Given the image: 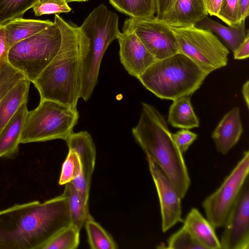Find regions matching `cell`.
Returning a JSON list of instances; mask_svg holds the SVG:
<instances>
[{"mask_svg": "<svg viewBox=\"0 0 249 249\" xmlns=\"http://www.w3.org/2000/svg\"><path fill=\"white\" fill-rule=\"evenodd\" d=\"M70 225L63 194L43 202L15 204L0 211V249H42Z\"/></svg>", "mask_w": 249, "mask_h": 249, "instance_id": "1", "label": "cell"}, {"mask_svg": "<svg viewBox=\"0 0 249 249\" xmlns=\"http://www.w3.org/2000/svg\"><path fill=\"white\" fill-rule=\"evenodd\" d=\"M54 23L61 32L60 49L33 82L40 100H49L77 109L81 90V61L78 26L55 14Z\"/></svg>", "mask_w": 249, "mask_h": 249, "instance_id": "2", "label": "cell"}, {"mask_svg": "<svg viewBox=\"0 0 249 249\" xmlns=\"http://www.w3.org/2000/svg\"><path fill=\"white\" fill-rule=\"evenodd\" d=\"M142 105L141 115L132 129V134L146 157L162 170L182 199L191 184L183 154L162 115L150 104L142 103Z\"/></svg>", "mask_w": 249, "mask_h": 249, "instance_id": "3", "label": "cell"}, {"mask_svg": "<svg viewBox=\"0 0 249 249\" xmlns=\"http://www.w3.org/2000/svg\"><path fill=\"white\" fill-rule=\"evenodd\" d=\"M120 33L118 15L104 4L94 8L78 27L81 61L80 98L85 101L89 99L97 84L106 50Z\"/></svg>", "mask_w": 249, "mask_h": 249, "instance_id": "4", "label": "cell"}, {"mask_svg": "<svg viewBox=\"0 0 249 249\" xmlns=\"http://www.w3.org/2000/svg\"><path fill=\"white\" fill-rule=\"evenodd\" d=\"M209 74L190 58L178 53L156 60L138 79L158 97L174 101L192 95Z\"/></svg>", "mask_w": 249, "mask_h": 249, "instance_id": "5", "label": "cell"}, {"mask_svg": "<svg viewBox=\"0 0 249 249\" xmlns=\"http://www.w3.org/2000/svg\"><path fill=\"white\" fill-rule=\"evenodd\" d=\"M77 109L49 100H40L29 111L20 143H27L61 139L65 141L73 132L79 119Z\"/></svg>", "mask_w": 249, "mask_h": 249, "instance_id": "6", "label": "cell"}, {"mask_svg": "<svg viewBox=\"0 0 249 249\" xmlns=\"http://www.w3.org/2000/svg\"><path fill=\"white\" fill-rule=\"evenodd\" d=\"M61 41L60 30L53 23L13 46L8 52V61L33 83L56 55Z\"/></svg>", "mask_w": 249, "mask_h": 249, "instance_id": "7", "label": "cell"}, {"mask_svg": "<svg viewBox=\"0 0 249 249\" xmlns=\"http://www.w3.org/2000/svg\"><path fill=\"white\" fill-rule=\"evenodd\" d=\"M171 28L176 36L178 52L204 71L210 73L227 66L230 52L213 33L195 26Z\"/></svg>", "mask_w": 249, "mask_h": 249, "instance_id": "8", "label": "cell"}, {"mask_svg": "<svg viewBox=\"0 0 249 249\" xmlns=\"http://www.w3.org/2000/svg\"><path fill=\"white\" fill-rule=\"evenodd\" d=\"M249 152L241 159L213 193L202 202L207 219L215 228L223 227L246 181L249 178Z\"/></svg>", "mask_w": 249, "mask_h": 249, "instance_id": "9", "label": "cell"}, {"mask_svg": "<svg viewBox=\"0 0 249 249\" xmlns=\"http://www.w3.org/2000/svg\"><path fill=\"white\" fill-rule=\"evenodd\" d=\"M123 29L134 32L156 60L178 53L176 36L171 27L156 17L145 19L127 18Z\"/></svg>", "mask_w": 249, "mask_h": 249, "instance_id": "10", "label": "cell"}, {"mask_svg": "<svg viewBox=\"0 0 249 249\" xmlns=\"http://www.w3.org/2000/svg\"><path fill=\"white\" fill-rule=\"evenodd\" d=\"M221 249H249V181H246L228 216Z\"/></svg>", "mask_w": 249, "mask_h": 249, "instance_id": "11", "label": "cell"}, {"mask_svg": "<svg viewBox=\"0 0 249 249\" xmlns=\"http://www.w3.org/2000/svg\"><path fill=\"white\" fill-rule=\"evenodd\" d=\"M147 160L159 197L161 216V229L165 232L181 218V198L176 189L159 166L149 157Z\"/></svg>", "mask_w": 249, "mask_h": 249, "instance_id": "12", "label": "cell"}, {"mask_svg": "<svg viewBox=\"0 0 249 249\" xmlns=\"http://www.w3.org/2000/svg\"><path fill=\"white\" fill-rule=\"evenodd\" d=\"M69 149L78 154L82 165L81 175L71 182L83 197L89 201L92 176L96 161V148L87 131L73 132L65 141Z\"/></svg>", "mask_w": 249, "mask_h": 249, "instance_id": "13", "label": "cell"}, {"mask_svg": "<svg viewBox=\"0 0 249 249\" xmlns=\"http://www.w3.org/2000/svg\"><path fill=\"white\" fill-rule=\"evenodd\" d=\"M117 39L120 61L132 76L138 79L157 60L132 31L123 29Z\"/></svg>", "mask_w": 249, "mask_h": 249, "instance_id": "14", "label": "cell"}, {"mask_svg": "<svg viewBox=\"0 0 249 249\" xmlns=\"http://www.w3.org/2000/svg\"><path fill=\"white\" fill-rule=\"evenodd\" d=\"M208 14L204 0H176L161 20L171 27L195 26Z\"/></svg>", "mask_w": 249, "mask_h": 249, "instance_id": "15", "label": "cell"}, {"mask_svg": "<svg viewBox=\"0 0 249 249\" xmlns=\"http://www.w3.org/2000/svg\"><path fill=\"white\" fill-rule=\"evenodd\" d=\"M240 110L235 107L222 118L212 134L217 151L227 154L237 143L243 132Z\"/></svg>", "mask_w": 249, "mask_h": 249, "instance_id": "16", "label": "cell"}, {"mask_svg": "<svg viewBox=\"0 0 249 249\" xmlns=\"http://www.w3.org/2000/svg\"><path fill=\"white\" fill-rule=\"evenodd\" d=\"M28 112L26 102L20 107L0 132V158H11L18 152Z\"/></svg>", "mask_w": 249, "mask_h": 249, "instance_id": "17", "label": "cell"}, {"mask_svg": "<svg viewBox=\"0 0 249 249\" xmlns=\"http://www.w3.org/2000/svg\"><path fill=\"white\" fill-rule=\"evenodd\" d=\"M182 222L205 249H221L215 228L196 208H192Z\"/></svg>", "mask_w": 249, "mask_h": 249, "instance_id": "18", "label": "cell"}, {"mask_svg": "<svg viewBox=\"0 0 249 249\" xmlns=\"http://www.w3.org/2000/svg\"><path fill=\"white\" fill-rule=\"evenodd\" d=\"M49 20L15 18L3 24L9 49L15 44L48 28L53 24Z\"/></svg>", "mask_w": 249, "mask_h": 249, "instance_id": "19", "label": "cell"}, {"mask_svg": "<svg viewBox=\"0 0 249 249\" xmlns=\"http://www.w3.org/2000/svg\"><path fill=\"white\" fill-rule=\"evenodd\" d=\"M31 82L23 79L0 101V132L20 107L28 102Z\"/></svg>", "mask_w": 249, "mask_h": 249, "instance_id": "20", "label": "cell"}, {"mask_svg": "<svg viewBox=\"0 0 249 249\" xmlns=\"http://www.w3.org/2000/svg\"><path fill=\"white\" fill-rule=\"evenodd\" d=\"M195 26L214 33L226 43L232 52L243 42L248 30L245 28V20L234 27L226 26L213 20L208 16L199 22Z\"/></svg>", "mask_w": 249, "mask_h": 249, "instance_id": "21", "label": "cell"}, {"mask_svg": "<svg viewBox=\"0 0 249 249\" xmlns=\"http://www.w3.org/2000/svg\"><path fill=\"white\" fill-rule=\"evenodd\" d=\"M168 116V122L174 127L192 129L199 126V121L192 106L190 96H184L174 101Z\"/></svg>", "mask_w": 249, "mask_h": 249, "instance_id": "22", "label": "cell"}, {"mask_svg": "<svg viewBox=\"0 0 249 249\" xmlns=\"http://www.w3.org/2000/svg\"><path fill=\"white\" fill-rule=\"evenodd\" d=\"M66 196L71 220V225L81 231L91 215L89 201H87L71 183L65 184L63 194Z\"/></svg>", "mask_w": 249, "mask_h": 249, "instance_id": "23", "label": "cell"}, {"mask_svg": "<svg viewBox=\"0 0 249 249\" xmlns=\"http://www.w3.org/2000/svg\"><path fill=\"white\" fill-rule=\"evenodd\" d=\"M118 11L129 18L145 19L152 18L156 13L155 0H108Z\"/></svg>", "mask_w": 249, "mask_h": 249, "instance_id": "24", "label": "cell"}, {"mask_svg": "<svg viewBox=\"0 0 249 249\" xmlns=\"http://www.w3.org/2000/svg\"><path fill=\"white\" fill-rule=\"evenodd\" d=\"M85 226L88 243L92 249H116L117 245L105 229L90 215Z\"/></svg>", "mask_w": 249, "mask_h": 249, "instance_id": "25", "label": "cell"}, {"mask_svg": "<svg viewBox=\"0 0 249 249\" xmlns=\"http://www.w3.org/2000/svg\"><path fill=\"white\" fill-rule=\"evenodd\" d=\"M38 0H0V25L21 18Z\"/></svg>", "mask_w": 249, "mask_h": 249, "instance_id": "26", "label": "cell"}, {"mask_svg": "<svg viewBox=\"0 0 249 249\" xmlns=\"http://www.w3.org/2000/svg\"><path fill=\"white\" fill-rule=\"evenodd\" d=\"M80 231L70 225L57 233L42 249H75L79 245Z\"/></svg>", "mask_w": 249, "mask_h": 249, "instance_id": "27", "label": "cell"}, {"mask_svg": "<svg viewBox=\"0 0 249 249\" xmlns=\"http://www.w3.org/2000/svg\"><path fill=\"white\" fill-rule=\"evenodd\" d=\"M82 172V165L78 154L73 149L69 152L64 160L59 179V184L63 185L78 178Z\"/></svg>", "mask_w": 249, "mask_h": 249, "instance_id": "28", "label": "cell"}, {"mask_svg": "<svg viewBox=\"0 0 249 249\" xmlns=\"http://www.w3.org/2000/svg\"><path fill=\"white\" fill-rule=\"evenodd\" d=\"M26 78L7 61L0 69V101L19 82Z\"/></svg>", "mask_w": 249, "mask_h": 249, "instance_id": "29", "label": "cell"}, {"mask_svg": "<svg viewBox=\"0 0 249 249\" xmlns=\"http://www.w3.org/2000/svg\"><path fill=\"white\" fill-rule=\"evenodd\" d=\"M167 243L166 248L169 249H205L184 225L169 237Z\"/></svg>", "mask_w": 249, "mask_h": 249, "instance_id": "30", "label": "cell"}, {"mask_svg": "<svg viewBox=\"0 0 249 249\" xmlns=\"http://www.w3.org/2000/svg\"><path fill=\"white\" fill-rule=\"evenodd\" d=\"M36 16L67 13L71 8L66 0H38L32 8Z\"/></svg>", "mask_w": 249, "mask_h": 249, "instance_id": "31", "label": "cell"}, {"mask_svg": "<svg viewBox=\"0 0 249 249\" xmlns=\"http://www.w3.org/2000/svg\"><path fill=\"white\" fill-rule=\"evenodd\" d=\"M238 0H222L217 18L229 26L238 25Z\"/></svg>", "mask_w": 249, "mask_h": 249, "instance_id": "32", "label": "cell"}, {"mask_svg": "<svg viewBox=\"0 0 249 249\" xmlns=\"http://www.w3.org/2000/svg\"><path fill=\"white\" fill-rule=\"evenodd\" d=\"M172 135L177 146L182 154L187 151L197 137L196 133L187 129H182L176 133H173Z\"/></svg>", "mask_w": 249, "mask_h": 249, "instance_id": "33", "label": "cell"}, {"mask_svg": "<svg viewBox=\"0 0 249 249\" xmlns=\"http://www.w3.org/2000/svg\"><path fill=\"white\" fill-rule=\"evenodd\" d=\"M9 50L4 26L0 25V69L8 61Z\"/></svg>", "mask_w": 249, "mask_h": 249, "instance_id": "34", "label": "cell"}, {"mask_svg": "<svg viewBox=\"0 0 249 249\" xmlns=\"http://www.w3.org/2000/svg\"><path fill=\"white\" fill-rule=\"evenodd\" d=\"M156 17L162 20L165 15L172 8L176 0H155Z\"/></svg>", "mask_w": 249, "mask_h": 249, "instance_id": "35", "label": "cell"}, {"mask_svg": "<svg viewBox=\"0 0 249 249\" xmlns=\"http://www.w3.org/2000/svg\"><path fill=\"white\" fill-rule=\"evenodd\" d=\"M234 59L242 60L249 56V34L248 31L246 37L236 50L233 52Z\"/></svg>", "mask_w": 249, "mask_h": 249, "instance_id": "36", "label": "cell"}, {"mask_svg": "<svg viewBox=\"0 0 249 249\" xmlns=\"http://www.w3.org/2000/svg\"><path fill=\"white\" fill-rule=\"evenodd\" d=\"M249 0H238L237 21L240 24L249 16Z\"/></svg>", "mask_w": 249, "mask_h": 249, "instance_id": "37", "label": "cell"}, {"mask_svg": "<svg viewBox=\"0 0 249 249\" xmlns=\"http://www.w3.org/2000/svg\"><path fill=\"white\" fill-rule=\"evenodd\" d=\"M222 0H204L208 14L217 17Z\"/></svg>", "mask_w": 249, "mask_h": 249, "instance_id": "38", "label": "cell"}, {"mask_svg": "<svg viewBox=\"0 0 249 249\" xmlns=\"http://www.w3.org/2000/svg\"><path fill=\"white\" fill-rule=\"evenodd\" d=\"M243 97L248 108L249 107V81L247 80L243 85L242 89Z\"/></svg>", "mask_w": 249, "mask_h": 249, "instance_id": "39", "label": "cell"}, {"mask_svg": "<svg viewBox=\"0 0 249 249\" xmlns=\"http://www.w3.org/2000/svg\"><path fill=\"white\" fill-rule=\"evenodd\" d=\"M89 0H66L67 3L71 2H82V1H86Z\"/></svg>", "mask_w": 249, "mask_h": 249, "instance_id": "40", "label": "cell"}]
</instances>
